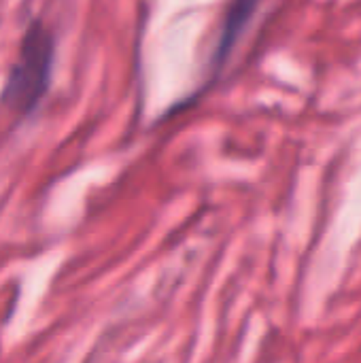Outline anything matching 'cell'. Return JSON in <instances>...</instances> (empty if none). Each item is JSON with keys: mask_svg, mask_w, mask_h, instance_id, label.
<instances>
[{"mask_svg": "<svg viewBox=\"0 0 361 363\" xmlns=\"http://www.w3.org/2000/svg\"><path fill=\"white\" fill-rule=\"evenodd\" d=\"M55 38L43 21L34 19L19 43L17 60L2 89V104L19 115H30L51 87Z\"/></svg>", "mask_w": 361, "mask_h": 363, "instance_id": "obj_1", "label": "cell"}, {"mask_svg": "<svg viewBox=\"0 0 361 363\" xmlns=\"http://www.w3.org/2000/svg\"><path fill=\"white\" fill-rule=\"evenodd\" d=\"M262 0H232L226 17H223V26L219 32V40L215 45L213 57H211V68L219 70L223 66V62L228 60L230 51L234 49L236 40L240 38L243 30L247 28V23L251 21L253 13L257 11Z\"/></svg>", "mask_w": 361, "mask_h": 363, "instance_id": "obj_2", "label": "cell"}]
</instances>
